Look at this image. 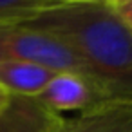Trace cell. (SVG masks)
I'll return each mask as SVG.
<instances>
[{
	"label": "cell",
	"instance_id": "6da1fadb",
	"mask_svg": "<svg viewBox=\"0 0 132 132\" xmlns=\"http://www.w3.org/2000/svg\"><path fill=\"white\" fill-rule=\"evenodd\" d=\"M20 24L67 45L107 98L132 100V33L107 2H53Z\"/></svg>",
	"mask_w": 132,
	"mask_h": 132
},
{
	"label": "cell",
	"instance_id": "7a4b0ae2",
	"mask_svg": "<svg viewBox=\"0 0 132 132\" xmlns=\"http://www.w3.org/2000/svg\"><path fill=\"white\" fill-rule=\"evenodd\" d=\"M4 60L27 62L54 72H72L94 81L90 72L67 45L26 24H0V62Z\"/></svg>",
	"mask_w": 132,
	"mask_h": 132
},
{
	"label": "cell",
	"instance_id": "3957f363",
	"mask_svg": "<svg viewBox=\"0 0 132 132\" xmlns=\"http://www.w3.org/2000/svg\"><path fill=\"white\" fill-rule=\"evenodd\" d=\"M35 100L47 110L60 114L72 110H85L101 100H109L105 92L89 78L72 72H56L47 87L35 96Z\"/></svg>",
	"mask_w": 132,
	"mask_h": 132
},
{
	"label": "cell",
	"instance_id": "277c9868",
	"mask_svg": "<svg viewBox=\"0 0 132 132\" xmlns=\"http://www.w3.org/2000/svg\"><path fill=\"white\" fill-rule=\"evenodd\" d=\"M53 132H132V100H101L78 116L62 118Z\"/></svg>",
	"mask_w": 132,
	"mask_h": 132
},
{
	"label": "cell",
	"instance_id": "5b68a950",
	"mask_svg": "<svg viewBox=\"0 0 132 132\" xmlns=\"http://www.w3.org/2000/svg\"><path fill=\"white\" fill-rule=\"evenodd\" d=\"M62 118L35 98L11 96L7 107L0 110V132H53Z\"/></svg>",
	"mask_w": 132,
	"mask_h": 132
},
{
	"label": "cell",
	"instance_id": "8992f818",
	"mask_svg": "<svg viewBox=\"0 0 132 132\" xmlns=\"http://www.w3.org/2000/svg\"><path fill=\"white\" fill-rule=\"evenodd\" d=\"M56 76L54 71L16 60L0 62V87L11 96H38Z\"/></svg>",
	"mask_w": 132,
	"mask_h": 132
},
{
	"label": "cell",
	"instance_id": "52a82bcc",
	"mask_svg": "<svg viewBox=\"0 0 132 132\" xmlns=\"http://www.w3.org/2000/svg\"><path fill=\"white\" fill-rule=\"evenodd\" d=\"M49 4L53 0H0V24H20Z\"/></svg>",
	"mask_w": 132,
	"mask_h": 132
},
{
	"label": "cell",
	"instance_id": "ba28073f",
	"mask_svg": "<svg viewBox=\"0 0 132 132\" xmlns=\"http://www.w3.org/2000/svg\"><path fill=\"white\" fill-rule=\"evenodd\" d=\"M112 9H114L116 16L119 18V22L132 33V0H123L121 4L114 6Z\"/></svg>",
	"mask_w": 132,
	"mask_h": 132
},
{
	"label": "cell",
	"instance_id": "9c48e42d",
	"mask_svg": "<svg viewBox=\"0 0 132 132\" xmlns=\"http://www.w3.org/2000/svg\"><path fill=\"white\" fill-rule=\"evenodd\" d=\"M9 100H11V94H9V92H6L2 87H0V110H4V109L7 107Z\"/></svg>",
	"mask_w": 132,
	"mask_h": 132
},
{
	"label": "cell",
	"instance_id": "30bf717a",
	"mask_svg": "<svg viewBox=\"0 0 132 132\" xmlns=\"http://www.w3.org/2000/svg\"><path fill=\"white\" fill-rule=\"evenodd\" d=\"M54 2H63V4H96V2H105V0H54Z\"/></svg>",
	"mask_w": 132,
	"mask_h": 132
},
{
	"label": "cell",
	"instance_id": "8fae6325",
	"mask_svg": "<svg viewBox=\"0 0 132 132\" xmlns=\"http://www.w3.org/2000/svg\"><path fill=\"white\" fill-rule=\"evenodd\" d=\"M105 2L110 6V7H114V6H118V4H121L123 2V0H105Z\"/></svg>",
	"mask_w": 132,
	"mask_h": 132
},
{
	"label": "cell",
	"instance_id": "7c38bea8",
	"mask_svg": "<svg viewBox=\"0 0 132 132\" xmlns=\"http://www.w3.org/2000/svg\"><path fill=\"white\" fill-rule=\"evenodd\" d=\"M53 2H54V0H53Z\"/></svg>",
	"mask_w": 132,
	"mask_h": 132
}]
</instances>
